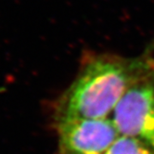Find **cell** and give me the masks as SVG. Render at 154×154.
<instances>
[{
	"instance_id": "1",
	"label": "cell",
	"mask_w": 154,
	"mask_h": 154,
	"mask_svg": "<svg viewBox=\"0 0 154 154\" xmlns=\"http://www.w3.org/2000/svg\"><path fill=\"white\" fill-rule=\"evenodd\" d=\"M150 60L111 53L85 54L76 78L55 103L56 123L107 118Z\"/></svg>"
},
{
	"instance_id": "2",
	"label": "cell",
	"mask_w": 154,
	"mask_h": 154,
	"mask_svg": "<svg viewBox=\"0 0 154 154\" xmlns=\"http://www.w3.org/2000/svg\"><path fill=\"white\" fill-rule=\"evenodd\" d=\"M120 136L137 139L154 150V61L133 81L109 116Z\"/></svg>"
},
{
	"instance_id": "3",
	"label": "cell",
	"mask_w": 154,
	"mask_h": 154,
	"mask_svg": "<svg viewBox=\"0 0 154 154\" xmlns=\"http://www.w3.org/2000/svg\"><path fill=\"white\" fill-rule=\"evenodd\" d=\"M56 125L57 154H104L120 137L109 118L65 120Z\"/></svg>"
},
{
	"instance_id": "4",
	"label": "cell",
	"mask_w": 154,
	"mask_h": 154,
	"mask_svg": "<svg viewBox=\"0 0 154 154\" xmlns=\"http://www.w3.org/2000/svg\"><path fill=\"white\" fill-rule=\"evenodd\" d=\"M104 154H154V150L137 139L120 136Z\"/></svg>"
},
{
	"instance_id": "5",
	"label": "cell",
	"mask_w": 154,
	"mask_h": 154,
	"mask_svg": "<svg viewBox=\"0 0 154 154\" xmlns=\"http://www.w3.org/2000/svg\"><path fill=\"white\" fill-rule=\"evenodd\" d=\"M149 52H150V51H152V50H154V40L152 41V43L149 45Z\"/></svg>"
}]
</instances>
